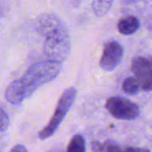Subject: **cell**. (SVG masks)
Instances as JSON below:
<instances>
[{"label":"cell","instance_id":"6da1fadb","mask_svg":"<svg viewBox=\"0 0 152 152\" xmlns=\"http://www.w3.org/2000/svg\"><path fill=\"white\" fill-rule=\"evenodd\" d=\"M61 69V63L53 61H43L32 64L20 78L27 98L39 86L53 80Z\"/></svg>","mask_w":152,"mask_h":152},{"label":"cell","instance_id":"7a4b0ae2","mask_svg":"<svg viewBox=\"0 0 152 152\" xmlns=\"http://www.w3.org/2000/svg\"><path fill=\"white\" fill-rule=\"evenodd\" d=\"M44 53L47 60L62 63L69 56L71 41L64 24L45 37Z\"/></svg>","mask_w":152,"mask_h":152},{"label":"cell","instance_id":"3957f363","mask_svg":"<svg viewBox=\"0 0 152 152\" xmlns=\"http://www.w3.org/2000/svg\"><path fill=\"white\" fill-rule=\"evenodd\" d=\"M76 96H77V90L74 87H69L63 92L57 103L55 111L52 118L50 119L48 124L39 132L38 134L39 139L41 140L47 139L56 132V130L61 124L62 120L64 119L65 116L70 110L76 99Z\"/></svg>","mask_w":152,"mask_h":152},{"label":"cell","instance_id":"277c9868","mask_svg":"<svg viewBox=\"0 0 152 152\" xmlns=\"http://www.w3.org/2000/svg\"><path fill=\"white\" fill-rule=\"evenodd\" d=\"M105 107L110 114L118 119L133 120L140 114L139 107L134 102L124 97H110L106 101Z\"/></svg>","mask_w":152,"mask_h":152},{"label":"cell","instance_id":"5b68a950","mask_svg":"<svg viewBox=\"0 0 152 152\" xmlns=\"http://www.w3.org/2000/svg\"><path fill=\"white\" fill-rule=\"evenodd\" d=\"M132 71L142 91H152V57H136L133 60Z\"/></svg>","mask_w":152,"mask_h":152},{"label":"cell","instance_id":"8992f818","mask_svg":"<svg viewBox=\"0 0 152 152\" xmlns=\"http://www.w3.org/2000/svg\"><path fill=\"white\" fill-rule=\"evenodd\" d=\"M124 50L122 45L117 41H110L104 46L101 60L100 66L106 71H111L116 69L121 62L123 58Z\"/></svg>","mask_w":152,"mask_h":152},{"label":"cell","instance_id":"52a82bcc","mask_svg":"<svg viewBox=\"0 0 152 152\" xmlns=\"http://www.w3.org/2000/svg\"><path fill=\"white\" fill-rule=\"evenodd\" d=\"M62 24L64 23L55 14L45 13L39 17L37 24V28L38 33L45 37L52 31L61 27Z\"/></svg>","mask_w":152,"mask_h":152},{"label":"cell","instance_id":"ba28073f","mask_svg":"<svg viewBox=\"0 0 152 152\" xmlns=\"http://www.w3.org/2000/svg\"><path fill=\"white\" fill-rule=\"evenodd\" d=\"M5 99L12 104H20L26 98L24 88L20 79L12 81L5 90Z\"/></svg>","mask_w":152,"mask_h":152},{"label":"cell","instance_id":"9c48e42d","mask_svg":"<svg viewBox=\"0 0 152 152\" xmlns=\"http://www.w3.org/2000/svg\"><path fill=\"white\" fill-rule=\"evenodd\" d=\"M93 149L96 152H150V151L142 148H121L112 142H106L104 144L94 143Z\"/></svg>","mask_w":152,"mask_h":152},{"label":"cell","instance_id":"30bf717a","mask_svg":"<svg viewBox=\"0 0 152 152\" xmlns=\"http://www.w3.org/2000/svg\"><path fill=\"white\" fill-rule=\"evenodd\" d=\"M140 28V20L134 16H127L121 19L118 24V29L122 35L129 36L135 33Z\"/></svg>","mask_w":152,"mask_h":152},{"label":"cell","instance_id":"8fae6325","mask_svg":"<svg viewBox=\"0 0 152 152\" xmlns=\"http://www.w3.org/2000/svg\"><path fill=\"white\" fill-rule=\"evenodd\" d=\"M66 152H86V142L82 135H74L69 142Z\"/></svg>","mask_w":152,"mask_h":152},{"label":"cell","instance_id":"7c38bea8","mask_svg":"<svg viewBox=\"0 0 152 152\" xmlns=\"http://www.w3.org/2000/svg\"><path fill=\"white\" fill-rule=\"evenodd\" d=\"M122 89L124 92L129 95H134L138 94L141 91L140 85L135 78V77H126L122 83Z\"/></svg>","mask_w":152,"mask_h":152},{"label":"cell","instance_id":"4fadbf2b","mask_svg":"<svg viewBox=\"0 0 152 152\" xmlns=\"http://www.w3.org/2000/svg\"><path fill=\"white\" fill-rule=\"evenodd\" d=\"M114 0H94L93 4L94 12L97 16L105 15L111 8Z\"/></svg>","mask_w":152,"mask_h":152},{"label":"cell","instance_id":"5bb4252c","mask_svg":"<svg viewBox=\"0 0 152 152\" xmlns=\"http://www.w3.org/2000/svg\"><path fill=\"white\" fill-rule=\"evenodd\" d=\"M10 124V119L8 115L6 114V112L0 108V132L4 131Z\"/></svg>","mask_w":152,"mask_h":152},{"label":"cell","instance_id":"9a60e30c","mask_svg":"<svg viewBox=\"0 0 152 152\" xmlns=\"http://www.w3.org/2000/svg\"><path fill=\"white\" fill-rule=\"evenodd\" d=\"M9 152H28V151H27V149L23 145L18 144V145L14 146Z\"/></svg>","mask_w":152,"mask_h":152}]
</instances>
